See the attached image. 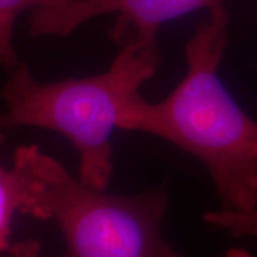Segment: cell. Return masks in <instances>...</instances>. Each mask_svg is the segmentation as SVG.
<instances>
[{
	"label": "cell",
	"mask_w": 257,
	"mask_h": 257,
	"mask_svg": "<svg viewBox=\"0 0 257 257\" xmlns=\"http://www.w3.org/2000/svg\"><path fill=\"white\" fill-rule=\"evenodd\" d=\"M204 220L210 226L225 231L236 238L257 237V210L252 212L211 211L204 214Z\"/></svg>",
	"instance_id": "52a82bcc"
},
{
	"label": "cell",
	"mask_w": 257,
	"mask_h": 257,
	"mask_svg": "<svg viewBox=\"0 0 257 257\" xmlns=\"http://www.w3.org/2000/svg\"><path fill=\"white\" fill-rule=\"evenodd\" d=\"M225 257H256L248 250L242 248H231L225 253Z\"/></svg>",
	"instance_id": "9c48e42d"
},
{
	"label": "cell",
	"mask_w": 257,
	"mask_h": 257,
	"mask_svg": "<svg viewBox=\"0 0 257 257\" xmlns=\"http://www.w3.org/2000/svg\"><path fill=\"white\" fill-rule=\"evenodd\" d=\"M230 15L210 12L188 43L187 72L160 102L137 94L118 128L154 135L198 159L216 186L221 208L257 210V121L237 105L217 72L227 42Z\"/></svg>",
	"instance_id": "6da1fadb"
},
{
	"label": "cell",
	"mask_w": 257,
	"mask_h": 257,
	"mask_svg": "<svg viewBox=\"0 0 257 257\" xmlns=\"http://www.w3.org/2000/svg\"><path fill=\"white\" fill-rule=\"evenodd\" d=\"M159 64L157 47H123L104 73L42 82L21 62L0 91L8 106L0 130L35 126L63 135L80 155L79 179L105 189L112 174V130Z\"/></svg>",
	"instance_id": "3957f363"
},
{
	"label": "cell",
	"mask_w": 257,
	"mask_h": 257,
	"mask_svg": "<svg viewBox=\"0 0 257 257\" xmlns=\"http://www.w3.org/2000/svg\"><path fill=\"white\" fill-rule=\"evenodd\" d=\"M4 141L0 130V146ZM22 185L14 168L6 170L0 163V252L9 251L11 220L15 212L21 211Z\"/></svg>",
	"instance_id": "8992f818"
},
{
	"label": "cell",
	"mask_w": 257,
	"mask_h": 257,
	"mask_svg": "<svg viewBox=\"0 0 257 257\" xmlns=\"http://www.w3.org/2000/svg\"><path fill=\"white\" fill-rule=\"evenodd\" d=\"M42 0H0V66L10 73L21 63L14 47V30L17 18L25 11H32Z\"/></svg>",
	"instance_id": "5b68a950"
},
{
	"label": "cell",
	"mask_w": 257,
	"mask_h": 257,
	"mask_svg": "<svg viewBox=\"0 0 257 257\" xmlns=\"http://www.w3.org/2000/svg\"><path fill=\"white\" fill-rule=\"evenodd\" d=\"M221 0H42L30 11L29 35L67 37L91 19L117 15L108 36L120 48H156V34L166 22L199 9H223Z\"/></svg>",
	"instance_id": "277c9868"
},
{
	"label": "cell",
	"mask_w": 257,
	"mask_h": 257,
	"mask_svg": "<svg viewBox=\"0 0 257 257\" xmlns=\"http://www.w3.org/2000/svg\"><path fill=\"white\" fill-rule=\"evenodd\" d=\"M11 257H40L41 244L37 239L29 238L11 246L9 250Z\"/></svg>",
	"instance_id": "ba28073f"
},
{
	"label": "cell",
	"mask_w": 257,
	"mask_h": 257,
	"mask_svg": "<svg viewBox=\"0 0 257 257\" xmlns=\"http://www.w3.org/2000/svg\"><path fill=\"white\" fill-rule=\"evenodd\" d=\"M12 168L22 185L19 212L57 225L66 242L61 257H185L161 233L165 186L111 194L74 178L36 144L18 147Z\"/></svg>",
	"instance_id": "7a4b0ae2"
}]
</instances>
